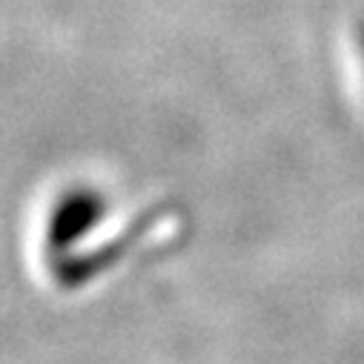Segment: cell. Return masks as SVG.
<instances>
[{
  "label": "cell",
  "instance_id": "1",
  "mask_svg": "<svg viewBox=\"0 0 364 364\" xmlns=\"http://www.w3.org/2000/svg\"><path fill=\"white\" fill-rule=\"evenodd\" d=\"M166 213L164 210H149L141 218H135L124 232H118L115 238L86 250V252H69L66 258L55 261V282L66 290H77L83 284H89L92 279L104 276L107 269H112L118 261H124V255L149 232L152 224H158Z\"/></svg>",
  "mask_w": 364,
  "mask_h": 364
},
{
  "label": "cell",
  "instance_id": "2",
  "mask_svg": "<svg viewBox=\"0 0 364 364\" xmlns=\"http://www.w3.org/2000/svg\"><path fill=\"white\" fill-rule=\"evenodd\" d=\"M107 218V198L92 187H75L58 198L49 213L43 244L58 258H66L89 232Z\"/></svg>",
  "mask_w": 364,
  "mask_h": 364
},
{
  "label": "cell",
  "instance_id": "3",
  "mask_svg": "<svg viewBox=\"0 0 364 364\" xmlns=\"http://www.w3.org/2000/svg\"><path fill=\"white\" fill-rule=\"evenodd\" d=\"M361 43H364V32H361Z\"/></svg>",
  "mask_w": 364,
  "mask_h": 364
}]
</instances>
